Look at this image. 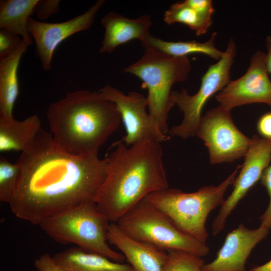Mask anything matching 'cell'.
Wrapping results in <instances>:
<instances>
[{
    "instance_id": "17",
    "label": "cell",
    "mask_w": 271,
    "mask_h": 271,
    "mask_svg": "<svg viewBox=\"0 0 271 271\" xmlns=\"http://www.w3.org/2000/svg\"><path fill=\"white\" fill-rule=\"evenodd\" d=\"M28 46L23 40L15 51L0 58V119L14 118L13 109L19 94L18 68L21 57Z\"/></svg>"
},
{
    "instance_id": "13",
    "label": "cell",
    "mask_w": 271,
    "mask_h": 271,
    "mask_svg": "<svg viewBox=\"0 0 271 271\" xmlns=\"http://www.w3.org/2000/svg\"><path fill=\"white\" fill-rule=\"evenodd\" d=\"M105 2L104 0H98L84 13L61 23H46L30 18L28 31L35 42L36 53L44 70H51L53 55L60 43L75 33L87 30L91 27Z\"/></svg>"
},
{
    "instance_id": "9",
    "label": "cell",
    "mask_w": 271,
    "mask_h": 271,
    "mask_svg": "<svg viewBox=\"0 0 271 271\" xmlns=\"http://www.w3.org/2000/svg\"><path fill=\"white\" fill-rule=\"evenodd\" d=\"M207 148L211 164L232 162L244 157L251 138L235 125L230 111L220 105L202 116L196 132Z\"/></svg>"
},
{
    "instance_id": "16",
    "label": "cell",
    "mask_w": 271,
    "mask_h": 271,
    "mask_svg": "<svg viewBox=\"0 0 271 271\" xmlns=\"http://www.w3.org/2000/svg\"><path fill=\"white\" fill-rule=\"evenodd\" d=\"M101 23L105 29L99 50L101 53H111L118 46L132 40L142 41L150 34L152 25L150 15L129 19L113 12L106 14L101 19Z\"/></svg>"
},
{
    "instance_id": "7",
    "label": "cell",
    "mask_w": 271,
    "mask_h": 271,
    "mask_svg": "<svg viewBox=\"0 0 271 271\" xmlns=\"http://www.w3.org/2000/svg\"><path fill=\"white\" fill-rule=\"evenodd\" d=\"M129 237L168 251L179 250L206 255V244L179 228L164 212L143 199L115 223Z\"/></svg>"
},
{
    "instance_id": "27",
    "label": "cell",
    "mask_w": 271,
    "mask_h": 271,
    "mask_svg": "<svg viewBox=\"0 0 271 271\" xmlns=\"http://www.w3.org/2000/svg\"><path fill=\"white\" fill-rule=\"evenodd\" d=\"M60 2L59 0H39L34 14L38 19L46 20L59 12Z\"/></svg>"
},
{
    "instance_id": "1",
    "label": "cell",
    "mask_w": 271,
    "mask_h": 271,
    "mask_svg": "<svg viewBox=\"0 0 271 271\" xmlns=\"http://www.w3.org/2000/svg\"><path fill=\"white\" fill-rule=\"evenodd\" d=\"M17 162L20 170L11 210L17 218L40 225L51 217L93 201L105 179L107 161L95 155L69 154L41 128Z\"/></svg>"
},
{
    "instance_id": "11",
    "label": "cell",
    "mask_w": 271,
    "mask_h": 271,
    "mask_svg": "<svg viewBox=\"0 0 271 271\" xmlns=\"http://www.w3.org/2000/svg\"><path fill=\"white\" fill-rule=\"evenodd\" d=\"M240 171L233 183V189L224 200L212 225L213 235L224 228L226 220L239 202L260 179L264 170L271 162V140L254 135L251 138Z\"/></svg>"
},
{
    "instance_id": "10",
    "label": "cell",
    "mask_w": 271,
    "mask_h": 271,
    "mask_svg": "<svg viewBox=\"0 0 271 271\" xmlns=\"http://www.w3.org/2000/svg\"><path fill=\"white\" fill-rule=\"evenodd\" d=\"M98 92L115 104L120 114L126 134L118 142L130 146L147 140L161 143L170 139L162 132L155 120L147 113V98L142 94L130 91L126 95L108 85Z\"/></svg>"
},
{
    "instance_id": "6",
    "label": "cell",
    "mask_w": 271,
    "mask_h": 271,
    "mask_svg": "<svg viewBox=\"0 0 271 271\" xmlns=\"http://www.w3.org/2000/svg\"><path fill=\"white\" fill-rule=\"evenodd\" d=\"M110 223L93 201L51 217L40 226L57 242L73 243L84 250L122 262L125 259L124 256L113 250L107 243V231Z\"/></svg>"
},
{
    "instance_id": "14",
    "label": "cell",
    "mask_w": 271,
    "mask_h": 271,
    "mask_svg": "<svg viewBox=\"0 0 271 271\" xmlns=\"http://www.w3.org/2000/svg\"><path fill=\"white\" fill-rule=\"evenodd\" d=\"M261 227L249 229L240 224L229 232L212 261L204 264L203 271H246L245 262L254 247L267 235Z\"/></svg>"
},
{
    "instance_id": "8",
    "label": "cell",
    "mask_w": 271,
    "mask_h": 271,
    "mask_svg": "<svg viewBox=\"0 0 271 271\" xmlns=\"http://www.w3.org/2000/svg\"><path fill=\"white\" fill-rule=\"evenodd\" d=\"M236 53L235 41L231 39L223 56L216 63L210 65L203 75L200 88L195 94L190 95L186 89L172 91V100L183 113V119L181 123L169 130V135L183 139L196 136L205 104L231 80L230 69Z\"/></svg>"
},
{
    "instance_id": "3",
    "label": "cell",
    "mask_w": 271,
    "mask_h": 271,
    "mask_svg": "<svg viewBox=\"0 0 271 271\" xmlns=\"http://www.w3.org/2000/svg\"><path fill=\"white\" fill-rule=\"evenodd\" d=\"M52 138L65 152L76 156H98L119 127L115 104L98 91L79 90L51 103L46 112Z\"/></svg>"
},
{
    "instance_id": "29",
    "label": "cell",
    "mask_w": 271,
    "mask_h": 271,
    "mask_svg": "<svg viewBox=\"0 0 271 271\" xmlns=\"http://www.w3.org/2000/svg\"><path fill=\"white\" fill-rule=\"evenodd\" d=\"M187 3L198 12L209 18H212L214 12L211 0H185Z\"/></svg>"
},
{
    "instance_id": "22",
    "label": "cell",
    "mask_w": 271,
    "mask_h": 271,
    "mask_svg": "<svg viewBox=\"0 0 271 271\" xmlns=\"http://www.w3.org/2000/svg\"><path fill=\"white\" fill-rule=\"evenodd\" d=\"M164 21L168 25L182 23L193 30L197 36L207 33L212 24V18L202 15L184 1L172 5L165 11Z\"/></svg>"
},
{
    "instance_id": "15",
    "label": "cell",
    "mask_w": 271,
    "mask_h": 271,
    "mask_svg": "<svg viewBox=\"0 0 271 271\" xmlns=\"http://www.w3.org/2000/svg\"><path fill=\"white\" fill-rule=\"evenodd\" d=\"M107 239L120 251L133 271H163L167 251L129 237L115 223H109Z\"/></svg>"
},
{
    "instance_id": "2",
    "label": "cell",
    "mask_w": 271,
    "mask_h": 271,
    "mask_svg": "<svg viewBox=\"0 0 271 271\" xmlns=\"http://www.w3.org/2000/svg\"><path fill=\"white\" fill-rule=\"evenodd\" d=\"M106 157L105 179L94 202L112 223L155 191L169 187L161 143L147 140L130 146L118 141Z\"/></svg>"
},
{
    "instance_id": "28",
    "label": "cell",
    "mask_w": 271,
    "mask_h": 271,
    "mask_svg": "<svg viewBox=\"0 0 271 271\" xmlns=\"http://www.w3.org/2000/svg\"><path fill=\"white\" fill-rule=\"evenodd\" d=\"M38 271H70L57 264L48 253L41 255L34 261Z\"/></svg>"
},
{
    "instance_id": "26",
    "label": "cell",
    "mask_w": 271,
    "mask_h": 271,
    "mask_svg": "<svg viewBox=\"0 0 271 271\" xmlns=\"http://www.w3.org/2000/svg\"><path fill=\"white\" fill-rule=\"evenodd\" d=\"M260 183L266 189L269 196V203L264 212L259 217L260 226L271 229V164L264 170L260 178Z\"/></svg>"
},
{
    "instance_id": "4",
    "label": "cell",
    "mask_w": 271,
    "mask_h": 271,
    "mask_svg": "<svg viewBox=\"0 0 271 271\" xmlns=\"http://www.w3.org/2000/svg\"><path fill=\"white\" fill-rule=\"evenodd\" d=\"M144 48L141 58L123 71L142 80V88L148 90L149 113L162 132L169 136L168 116L175 105L171 89L174 84L187 79L191 63L187 56L174 57L153 48Z\"/></svg>"
},
{
    "instance_id": "23",
    "label": "cell",
    "mask_w": 271,
    "mask_h": 271,
    "mask_svg": "<svg viewBox=\"0 0 271 271\" xmlns=\"http://www.w3.org/2000/svg\"><path fill=\"white\" fill-rule=\"evenodd\" d=\"M163 271H203L204 260L198 256L179 250H169Z\"/></svg>"
},
{
    "instance_id": "19",
    "label": "cell",
    "mask_w": 271,
    "mask_h": 271,
    "mask_svg": "<svg viewBox=\"0 0 271 271\" xmlns=\"http://www.w3.org/2000/svg\"><path fill=\"white\" fill-rule=\"evenodd\" d=\"M41 129V121L36 114L21 121L14 118L0 119V152L27 151Z\"/></svg>"
},
{
    "instance_id": "25",
    "label": "cell",
    "mask_w": 271,
    "mask_h": 271,
    "mask_svg": "<svg viewBox=\"0 0 271 271\" xmlns=\"http://www.w3.org/2000/svg\"><path fill=\"white\" fill-rule=\"evenodd\" d=\"M22 39L5 29H0V58L6 57L15 51L22 44Z\"/></svg>"
},
{
    "instance_id": "5",
    "label": "cell",
    "mask_w": 271,
    "mask_h": 271,
    "mask_svg": "<svg viewBox=\"0 0 271 271\" xmlns=\"http://www.w3.org/2000/svg\"><path fill=\"white\" fill-rule=\"evenodd\" d=\"M241 165L217 186L209 185L186 193L167 188L148 195L145 199L168 215L182 230L206 243L208 234L205 226L209 213L221 206L227 188L233 184Z\"/></svg>"
},
{
    "instance_id": "18",
    "label": "cell",
    "mask_w": 271,
    "mask_h": 271,
    "mask_svg": "<svg viewBox=\"0 0 271 271\" xmlns=\"http://www.w3.org/2000/svg\"><path fill=\"white\" fill-rule=\"evenodd\" d=\"M55 262L70 271H133L129 264L114 261L75 246L55 254Z\"/></svg>"
},
{
    "instance_id": "24",
    "label": "cell",
    "mask_w": 271,
    "mask_h": 271,
    "mask_svg": "<svg viewBox=\"0 0 271 271\" xmlns=\"http://www.w3.org/2000/svg\"><path fill=\"white\" fill-rule=\"evenodd\" d=\"M20 165L12 164L5 158L0 157V201L10 203L20 174Z\"/></svg>"
},
{
    "instance_id": "30",
    "label": "cell",
    "mask_w": 271,
    "mask_h": 271,
    "mask_svg": "<svg viewBox=\"0 0 271 271\" xmlns=\"http://www.w3.org/2000/svg\"><path fill=\"white\" fill-rule=\"evenodd\" d=\"M256 129L262 138L271 140V112H266L260 117Z\"/></svg>"
},
{
    "instance_id": "20",
    "label": "cell",
    "mask_w": 271,
    "mask_h": 271,
    "mask_svg": "<svg viewBox=\"0 0 271 271\" xmlns=\"http://www.w3.org/2000/svg\"><path fill=\"white\" fill-rule=\"evenodd\" d=\"M39 0H2L0 2V28L20 36L28 46L33 38L28 28L31 16Z\"/></svg>"
},
{
    "instance_id": "21",
    "label": "cell",
    "mask_w": 271,
    "mask_h": 271,
    "mask_svg": "<svg viewBox=\"0 0 271 271\" xmlns=\"http://www.w3.org/2000/svg\"><path fill=\"white\" fill-rule=\"evenodd\" d=\"M216 36L217 32H214L209 39L205 42L196 41L172 42L155 37L150 33L141 43L144 48H153L174 57H188L190 54H202L218 60L223 56L224 52L215 46Z\"/></svg>"
},
{
    "instance_id": "32",
    "label": "cell",
    "mask_w": 271,
    "mask_h": 271,
    "mask_svg": "<svg viewBox=\"0 0 271 271\" xmlns=\"http://www.w3.org/2000/svg\"><path fill=\"white\" fill-rule=\"evenodd\" d=\"M249 271H271V259L264 264L251 268Z\"/></svg>"
},
{
    "instance_id": "12",
    "label": "cell",
    "mask_w": 271,
    "mask_h": 271,
    "mask_svg": "<svg viewBox=\"0 0 271 271\" xmlns=\"http://www.w3.org/2000/svg\"><path fill=\"white\" fill-rule=\"evenodd\" d=\"M265 64V53L256 51L246 72L230 80L215 96L219 105L231 111L247 104L264 103L271 106V81Z\"/></svg>"
},
{
    "instance_id": "31",
    "label": "cell",
    "mask_w": 271,
    "mask_h": 271,
    "mask_svg": "<svg viewBox=\"0 0 271 271\" xmlns=\"http://www.w3.org/2000/svg\"><path fill=\"white\" fill-rule=\"evenodd\" d=\"M265 46L267 49V53L265 54L266 67L268 73L271 74V36L266 38Z\"/></svg>"
}]
</instances>
